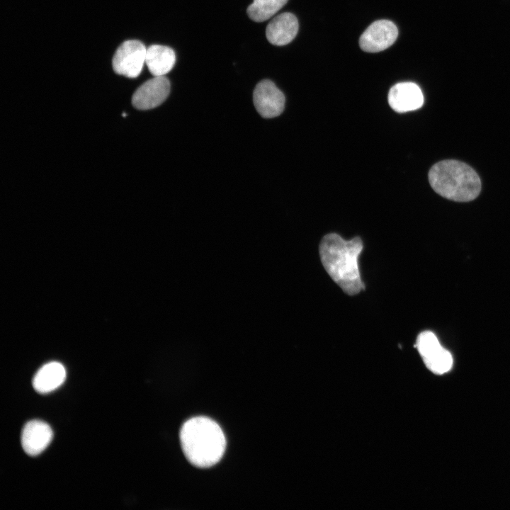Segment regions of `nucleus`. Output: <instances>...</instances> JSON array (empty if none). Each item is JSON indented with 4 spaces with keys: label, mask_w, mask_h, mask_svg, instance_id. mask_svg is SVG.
Segmentation results:
<instances>
[{
    "label": "nucleus",
    "mask_w": 510,
    "mask_h": 510,
    "mask_svg": "<svg viewBox=\"0 0 510 510\" xmlns=\"http://www.w3.org/2000/svg\"><path fill=\"white\" fill-rule=\"evenodd\" d=\"M363 247L359 237L345 240L336 233L326 234L319 244V256L324 269L349 295L358 294L365 288L358 268V257Z\"/></svg>",
    "instance_id": "nucleus-1"
},
{
    "label": "nucleus",
    "mask_w": 510,
    "mask_h": 510,
    "mask_svg": "<svg viewBox=\"0 0 510 510\" xmlns=\"http://www.w3.org/2000/svg\"><path fill=\"white\" fill-rule=\"evenodd\" d=\"M181 445L188 460L198 468H209L222 458L226 448L220 426L205 416L186 421L180 431Z\"/></svg>",
    "instance_id": "nucleus-2"
},
{
    "label": "nucleus",
    "mask_w": 510,
    "mask_h": 510,
    "mask_svg": "<svg viewBox=\"0 0 510 510\" xmlns=\"http://www.w3.org/2000/svg\"><path fill=\"white\" fill-rule=\"evenodd\" d=\"M429 181L438 194L458 202L472 200L481 191L477 174L468 164L457 160L435 164L429 172Z\"/></svg>",
    "instance_id": "nucleus-3"
},
{
    "label": "nucleus",
    "mask_w": 510,
    "mask_h": 510,
    "mask_svg": "<svg viewBox=\"0 0 510 510\" xmlns=\"http://www.w3.org/2000/svg\"><path fill=\"white\" fill-rule=\"evenodd\" d=\"M415 346L425 366L432 373L441 375L451 369V353L441 345L437 336L432 332H421L417 336Z\"/></svg>",
    "instance_id": "nucleus-4"
},
{
    "label": "nucleus",
    "mask_w": 510,
    "mask_h": 510,
    "mask_svg": "<svg viewBox=\"0 0 510 510\" xmlns=\"http://www.w3.org/2000/svg\"><path fill=\"white\" fill-rule=\"evenodd\" d=\"M147 48L139 40H131L123 42L113 57V68L115 73L128 78H135L141 73L146 60Z\"/></svg>",
    "instance_id": "nucleus-5"
},
{
    "label": "nucleus",
    "mask_w": 510,
    "mask_h": 510,
    "mask_svg": "<svg viewBox=\"0 0 510 510\" xmlns=\"http://www.w3.org/2000/svg\"><path fill=\"white\" fill-rule=\"evenodd\" d=\"M398 35L397 26L389 20L371 23L359 39L361 48L367 52H378L390 47Z\"/></svg>",
    "instance_id": "nucleus-6"
},
{
    "label": "nucleus",
    "mask_w": 510,
    "mask_h": 510,
    "mask_svg": "<svg viewBox=\"0 0 510 510\" xmlns=\"http://www.w3.org/2000/svg\"><path fill=\"white\" fill-rule=\"evenodd\" d=\"M170 92V82L164 76H154L142 84L133 94L132 103L139 110H149L161 105Z\"/></svg>",
    "instance_id": "nucleus-7"
},
{
    "label": "nucleus",
    "mask_w": 510,
    "mask_h": 510,
    "mask_svg": "<svg viewBox=\"0 0 510 510\" xmlns=\"http://www.w3.org/2000/svg\"><path fill=\"white\" fill-rule=\"evenodd\" d=\"M254 106L264 118H271L279 115L285 106V96L275 84L268 79L260 81L253 94Z\"/></svg>",
    "instance_id": "nucleus-8"
},
{
    "label": "nucleus",
    "mask_w": 510,
    "mask_h": 510,
    "mask_svg": "<svg viewBox=\"0 0 510 510\" xmlns=\"http://www.w3.org/2000/svg\"><path fill=\"white\" fill-rule=\"evenodd\" d=\"M52 437L53 432L49 424L40 420H31L23 428L21 446L26 454L35 456L48 446Z\"/></svg>",
    "instance_id": "nucleus-9"
},
{
    "label": "nucleus",
    "mask_w": 510,
    "mask_h": 510,
    "mask_svg": "<svg viewBox=\"0 0 510 510\" xmlns=\"http://www.w3.org/2000/svg\"><path fill=\"white\" fill-rule=\"evenodd\" d=\"M388 103L395 111L405 113L421 108L424 103V96L415 83L401 82L390 89Z\"/></svg>",
    "instance_id": "nucleus-10"
},
{
    "label": "nucleus",
    "mask_w": 510,
    "mask_h": 510,
    "mask_svg": "<svg viewBox=\"0 0 510 510\" xmlns=\"http://www.w3.org/2000/svg\"><path fill=\"white\" fill-rule=\"evenodd\" d=\"M298 21L291 13L285 12L276 16L267 26L266 36L273 45L282 46L290 42L298 31Z\"/></svg>",
    "instance_id": "nucleus-11"
},
{
    "label": "nucleus",
    "mask_w": 510,
    "mask_h": 510,
    "mask_svg": "<svg viewBox=\"0 0 510 510\" xmlns=\"http://www.w3.org/2000/svg\"><path fill=\"white\" fill-rule=\"evenodd\" d=\"M66 370L59 362H50L42 366L33 379V387L40 394H47L58 388L64 382Z\"/></svg>",
    "instance_id": "nucleus-12"
},
{
    "label": "nucleus",
    "mask_w": 510,
    "mask_h": 510,
    "mask_svg": "<svg viewBox=\"0 0 510 510\" xmlns=\"http://www.w3.org/2000/svg\"><path fill=\"white\" fill-rule=\"evenodd\" d=\"M176 55L169 47L152 45L147 49L145 64L154 76H164L174 66Z\"/></svg>",
    "instance_id": "nucleus-13"
},
{
    "label": "nucleus",
    "mask_w": 510,
    "mask_h": 510,
    "mask_svg": "<svg viewBox=\"0 0 510 510\" xmlns=\"http://www.w3.org/2000/svg\"><path fill=\"white\" fill-rule=\"evenodd\" d=\"M288 0H254L246 10L249 17L256 21L262 22L277 13Z\"/></svg>",
    "instance_id": "nucleus-14"
}]
</instances>
